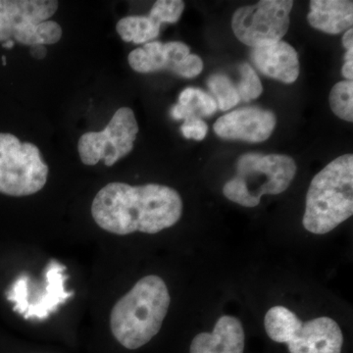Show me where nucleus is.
<instances>
[{"label":"nucleus","mask_w":353,"mask_h":353,"mask_svg":"<svg viewBox=\"0 0 353 353\" xmlns=\"http://www.w3.org/2000/svg\"><path fill=\"white\" fill-rule=\"evenodd\" d=\"M66 267L51 261L46 269V287L39 292L38 297L32 301L25 309L22 315L26 319L39 318L46 319L51 312L57 310L58 305L62 304L71 296V292L64 290V271Z\"/></svg>","instance_id":"15"},{"label":"nucleus","mask_w":353,"mask_h":353,"mask_svg":"<svg viewBox=\"0 0 353 353\" xmlns=\"http://www.w3.org/2000/svg\"><path fill=\"white\" fill-rule=\"evenodd\" d=\"M2 60H3V65H4V66H6V57H2Z\"/></svg>","instance_id":"28"},{"label":"nucleus","mask_w":353,"mask_h":353,"mask_svg":"<svg viewBox=\"0 0 353 353\" xmlns=\"http://www.w3.org/2000/svg\"><path fill=\"white\" fill-rule=\"evenodd\" d=\"M160 27L152 16H128L118 21L116 31L126 43L145 44L159 36Z\"/></svg>","instance_id":"17"},{"label":"nucleus","mask_w":353,"mask_h":353,"mask_svg":"<svg viewBox=\"0 0 353 353\" xmlns=\"http://www.w3.org/2000/svg\"><path fill=\"white\" fill-rule=\"evenodd\" d=\"M353 214V155L330 162L311 181L303 224L308 232L325 234Z\"/></svg>","instance_id":"3"},{"label":"nucleus","mask_w":353,"mask_h":353,"mask_svg":"<svg viewBox=\"0 0 353 353\" xmlns=\"http://www.w3.org/2000/svg\"><path fill=\"white\" fill-rule=\"evenodd\" d=\"M208 85L217 99V108L222 111L238 105L241 101L238 90L227 76L215 74L208 79Z\"/></svg>","instance_id":"19"},{"label":"nucleus","mask_w":353,"mask_h":353,"mask_svg":"<svg viewBox=\"0 0 353 353\" xmlns=\"http://www.w3.org/2000/svg\"><path fill=\"white\" fill-rule=\"evenodd\" d=\"M185 10V2L181 0H158L153 4L148 15L154 18L160 24H175L180 20Z\"/></svg>","instance_id":"21"},{"label":"nucleus","mask_w":353,"mask_h":353,"mask_svg":"<svg viewBox=\"0 0 353 353\" xmlns=\"http://www.w3.org/2000/svg\"><path fill=\"white\" fill-rule=\"evenodd\" d=\"M245 330L240 320L233 316H222L212 333L197 334L190 343V353H243Z\"/></svg>","instance_id":"13"},{"label":"nucleus","mask_w":353,"mask_h":353,"mask_svg":"<svg viewBox=\"0 0 353 353\" xmlns=\"http://www.w3.org/2000/svg\"><path fill=\"white\" fill-rule=\"evenodd\" d=\"M14 46H15V41H6L4 43H2V46L6 48H12Z\"/></svg>","instance_id":"27"},{"label":"nucleus","mask_w":353,"mask_h":353,"mask_svg":"<svg viewBox=\"0 0 353 353\" xmlns=\"http://www.w3.org/2000/svg\"><path fill=\"white\" fill-rule=\"evenodd\" d=\"M48 172L38 146L0 132V194L14 197L37 194L48 182Z\"/></svg>","instance_id":"7"},{"label":"nucleus","mask_w":353,"mask_h":353,"mask_svg":"<svg viewBox=\"0 0 353 353\" xmlns=\"http://www.w3.org/2000/svg\"><path fill=\"white\" fill-rule=\"evenodd\" d=\"M241 82L236 90L241 101H250L259 99L263 92L261 81L250 64L243 63L240 66Z\"/></svg>","instance_id":"20"},{"label":"nucleus","mask_w":353,"mask_h":353,"mask_svg":"<svg viewBox=\"0 0 353 353\" xmlns=\"http://www.w3.org/2000/svg\"><path fill=\"white\" fill-rule=\"evenodd\" d=\"M296 161L288 155H241L236 176L225 183L223 194L234 203L255 208L265 194L284 192L296 176Z\"/></svg>","instance_id":"4"},{"label":"nucleus","mask_w":353,"mask_h":353,"mask_svg":"<svg viewBox=\"0 0 353 353\" xmlns=\"http://www.w3.org/2000/svg\"><path fill=\"white\" fill-rule=\"evenodd\" d=\"M30 48H31L30 53L34 59H43L48 55V50H46V46L37 44V46H30Z\"/></svg>","instance_id":"23"},{"label":"nucleus","mask_w":353,"mask_h":353,"mask_svg":"<svg viewBox=\"0 0 353 353\" xmlns=\"http://www.w3.org/2000/svg\"><path fill=\"white\" fill-rule=\"evenodd\" d=\"M277 124L275 114L259 108H245L225 114L216 121L214 132L220 138L248 143H263Z\"/></svg>","instance_id":"11"},{"label":"nucleus","mask_w":353,"mask_h":353,"mask_svg":"<svg viewBox=\"0 0 353 353\" xmlns=\"http://www.w3.org/2000/svg\"><path fill=\"white\" fill-rule=\"evenodd\" d=\"M341 74L347 79V81H352L353 79V61L345 62L343 69H341Z\"/></svg>","instance_id":"25"},{"label":"nucleus","mask_w":353,"mask_h":353,"mask_svg":"<svg viewBox=\"0 0 353 353\" xmlns=\"http://www.w3.org/2000/svg\"><path fill=\"white\" fill-rule=\"evenodd\" d=\"M217 108V103L211 95L201 88H188L179 95L178 104L171 108L170 114L175 120L201 119L213 115Z\"/></svg>","instance_id":"16"},{"label":"nucleus","mask_w":353,"mask_h":353,"mask_svg":"<svg viewBox=\"0 0 353 353\" xmlns=\"http://www.w3.org/2000/svg\"><path fill=\"white\" fill-rule=\"evenodd\" d=\"M138 132L134 111L129 108L118 109L103 131L88 132L79 139L81 161L87 166L102 161L112 167L132 152Z\"/></svg>","instance_id":"8"},{"label":"nucleus","mask_w":353,"mask_h":353,"mask_svg":"<svg viewBox=\"0 0 353 353\" xmlns=\"http://www.w3.org/2000/svg\"><path fill=\"white\" fill-rule=\"evenodd\" d=\"M183 208L180 194L167 185L110 183L95 196L92 216L97 226L117 236L157 234L176 225Z\"/></svg>","instance_id":"1"},{"label":"nucleus","mask_w":353,"mask_h":353,"mask_svg":"<svg viewBox=\"0 0 353 353\" xmlns=\"http://www.w3.org/2000/svg\"><path fill=\"white\" fill-rule=\"evenodd\" d=\"M58 6L55 0H0V43L14 41L28 46L57 43L63 31L50 19Z\"/></svg>","instance_id":"6"},{"label":"nucleus","mask_w":353,"mask_h":353,"mask_svg":"<svg viewBox=\"0 0 353 353\" xmlns=\"http://www.w3.org/2000/svg\"><path fill=\"white\" fill-rule=\"evenodd\" d=\"M250 55L262 74L281 82L294 83L301 73L296 50L285 41L259 44L252 48Z\"/></svg>","instance_id":"12"},{"label":"nucleus","mask_w":353,"mask_h":353,"mask_svg":"<svg viewBox=\"0 0 353 353\" xmlns=\"http://www.w3.org/2000/svg\"><path fill=\"white\" fill-rule=\"evenodd\" d=\"M345 62L353 61V50H347L345 54Z\"/></svg>","instance_id":"26"},{"label":"nucleus","mask_w":353,"mask_h":353,"mask_svg":"<svg viewBox=\"0 0 353 353\" xmlns=\"http://www.w3.org/2000/svg\"><path fill=\"white\" fill-rule=\"evenodd\" d=\"M292 0H262L240 7L232 18L234 36L246 46L282 41L289 31Z\"/></svg>","instance_id":"9"},{"label":"nucleus","mask_w":353,"mask_h":353,"mask_svg":"<svg viewBox=\"0 0 353 353\" xmlns=\"http://www.w3.org/2000/svg\"><path fill=\"white\" fill-rule=\"evenodd\" d=\"M343 46L347 50H353V30L350 29L345 32L343 37Z\"/></svg>","instance_id":"24"},{"label":"nucleus","mask_w":353,"mask_h":353,"mask_svg":"<svg viewBox=\"0 0 353 353\" xmlns=\"http://www.w3.org/2000/svg\"><path fill=\"white\" fill-rule=\"evenodd\" d=\"M330 106L334 115L341 119L353 121V83L341 81L336 83L330 94Z\"/></svg>","instance_id":"18"},{"label":"nucleus","mask_w":353,"mask_h":353,"mask_svg":"<svg viewBox=\"0 0 353 353\" xmlns=\"http://www.w3.org/2000/svg\"><path fill=\"white\" fill-rule=\"evenodd\" d=\"M264 326L272 341L287 343L290 353H341L343 332L331 318L303 323L284 306H274L265 316Z\"/></svg>","instance_id":"5"},{"label":"nucleus","mask_w":353,"mask_h":353,"mask_svg":"<svg viewBox=\"0 0 353 353\" xmlns=\"http://www.w3.org/2000/svg\"><path fill=\"white\" fill-rule=\"evenodd\" d=\"M170 301L163 279L155 275L141 279L111 310L114 338L128 350L143 347L159 333Z\"/></svg>","instance_id":"2"},{"label":"nucleus","mask_w":353,"mask_h":353,"mask_svg":"<svg viewBox=\"0 0 353 353\" xmlns=\"http://www.w3.org/2000/svg\"><path fill=\"white\" fill-rule=\"evenodd\" d=\"M128 62L141 74L170 71L185 79L199 76L203 70L201 58L190 54L189 46L181 41H150L130 53Z\"/></svg>","instance_id":"10"},{"label":"nucleus","mask_w":353,"mask_h":353,"mask_svg":"<svg viewBox=\"0 0 353 353\" xmlns=\"http://www.w3.org/2000/svg\"><path fill=\"white\" fill-rule=\"evenodd\" d=\"M307 15L309 24L327 34L347 31L353 24L352 0H312Z\"/></svg>","instance_id":"14"},{"label":"nucleus","mask_w":353,"mask_h":353,"mask_svg":"<svg viewBox=\"0 0 353 353\" xmlns=\"http://www.w3.org/2000/svg\"><path fill=\"white\" fill-rule=\"evenodd\" d=\"M181 131L185 139L202 141L208 134V126L203 120L199 119V118H190V119L185 120V123L181 127Z\"/></svg>","instance_id":"22"}]
</instances>
